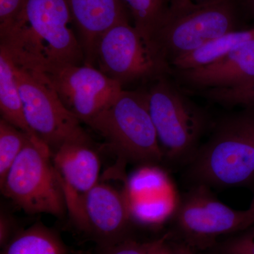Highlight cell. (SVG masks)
<instances>
[{
  "mask_svg": "<svg viewBox=\"0 0 254 254\" xmlns=\"http://www.w3.org/2000/svg\"><path fill=\"white\" fill-rule=\"evenodd\" d=\"M66 0H26L19 14L0 28V50L15 66L45 73L85 60Z\"/></svg>",
  "mask_w": 254,
  "mask_h": 254,
  "instance_id": "obj_1",
  "label": "cell"
},
{
  "mask_svg": "<svg viewBox=\"0 0 254 254\" xmlns=\"http://www.w3.org/2000/svg\"><path fill=\"white\" fill-rule=\"evenodd\" d=\"M193 185L231 188L254 182V108L219 120L189 162Z\"/></svg>",
  "mask_w": 254,
  "mask_h": 254,
  "instance_id": "obj_2",
  "label": "cell"
},
{
  "mask_svg": "<svg viewBox=\"0 0 254 254\" xmlns=\"http://www.w3.org/2000/svg\"><path fill=\"white\" fill-rule=\"evenodd\" d=\"M235 0L170 1L153 41L167 63L237 31Z\"/></svg>",
  "mask_w": 254,
  "mask_h": 254,
  "instance_id": "obj_3",
  "label": "cell"
},
{
  "mask_svg": "<svg viewBox=\"0 0 254 254\" xmlns=\"http://www.w3.org/2000/svg\"><path fill=\"white\" fill-rule=\"evenodd\" d=\"M168 76L154 80L145 96L165 158L188 163L198 150L208 119Z\"/></svg>",
  "mask_w": 254,
  "mask_h": 254,
  "instance_id": "obj_4",
  "label": "cell"
},
{
  "mask_svg": "<svg viewBox=\"0 0 254 254\" xmlns=\"http://www.w3.org/2000/svg\"><path fill=\"white\" fill-rule=\"evenodd\" d=\"M86 124L104 137L122 160L155 164L165 158L144 92L123 90Z\"/></svg>",
  "mask_w": 254,
  "mask_h": 254,
  "instance_id": "obj_5",
  "label": "cell"
},
{
  "mask_svg": "<svg viewBox=\"0 0 254 254\" xmlns=\"http://www.w3.org/2000/svg\"><path fill=\"white\" fill-rule=\"evenodd\" d=\"M0 186L3 194L26 213L61 218L67 210L53 153L38 137H30Z\"/></svg>",
  "mask_w": 254,
  "mask_h": 254,
  "instance_id": "obj_6",
  "label": "cell"
},
{
  "mask_svg": "<svg viewBox=\"0 0 254 254\" xmlns=\"http://www.w3.org/2000/svg\"><path fill=\"white\" fill-rule=\"evenodd\" d=\"M172 215L180 242L197 252L211 250L220 237L247 228V210L230 208L204 185H193L177 202Z\"/></svg>",
  "mask_w": 254,
  "mask_h": 254,
  "instance_id": "obj_7",
  "label": "cell"
},
{
  "mask_svg": "<svg viewBox=\"0 0 254 254\" xmlns=\"http://www.w3.org/2000/svg\"><path fill=\"white\" fill-rule=\"evenodd\" d=\"M14 73L28 126L52 153L65 143H91L81 120L64 105L44 74L15 65Z\"/></svg>",
  "mask_w": 254,
  "mask_h": 254,
  "instance_id": "obj_8",
  "label": "cell"
},
{
  "mask_svg": "<svg viewBox=\"0 0 254 254\" xmlns=\"http://www.w3.org/2000/svg\"><path fill=\"white\" fill-rule=\"evenodd\" d=\"M95 60L102 72L122 85L154 81L172 73L155 42L143 36L128 20L117 23L102 36Z\"/></svg>",
  "mask_w": 254,
  "mask_h": 254,
  "instance_id": "obj_9",
  "label": "cell"
},
{
  "mask_svg": "<svg viewBox=\"0 0 254 254\" xmlns=\"http://www.w3.org/2000/svg\"><path fill=\"white\" fill-rule=\"evenodd\" d=\"M43 74L66 108L86 124L124 90L120 82L88 64H64Z\"/></svg>",
  "mask_w": 254,
  "mask_h": 254,
  "instance_id": "obj_10",
  "label": "cell"
},
{
  "mask_svg": "<svg viewBox=\"0 0 254 254\" xmlns=\"http://www.w3.org/2000/svg\"><path fill=\"white\" fill-rule=\"evenodd\" d=\"M53 161L59 175L66 208L76 226L83 230V200L99 183V157L90 144L68 143L55 150Z\"/></svg>",
  "mask_w": 254,
  "mask_h": 254,
  "instance_id": "obj_11",
  "label": "cell"
},
{
  "mask_svg": "<svg viewBox=\"0 0 254 254\" xmlns=\"http://www.w3.org/2000/svg\"><path fill=\"white\" fill-rule=\"evenodd\" d=\"M172 73L178 83L195 91L251 88L254 86V38L210 64Z\"/></svg>",
  "mask_w": 254,
  "mask_h": 254,
  "instance_id": "obj_12",
  "label": "cell"
},
{
  "mask_svg": "<svg viewBox=\"0 0 254 254\" xmlns=\"http://www.w3.org/2000/svg\"><path fill=\"white\" fill-rule=\"evenodd\" d=\"M84 232L98 247L111 245L128 236L131 212L127 193L98 183L83 200Z\"/></svg>",
  "mask_w": 254,
  "mask_h": 254,
  "instance_id": "obj_13",
  "label": "cell"
},
{
  "mask_svg": "<svg viewBox=\"0 0 254 254\" xmlns=\"http://www.w3.org/2000/svg\"><path fill=\"white\" fill-rule=\"evenodd\" d=\"M77 28L86 64L93 65L102 36L117 23L127 21L122 0H66Z\"/></svg>",
  "mask_w": 254,
  "mask_h": 254,
  "instance_id": "obj_14",
  "label": "cell"
},
{
  "mask_svg": "<svg viewBox=\"0 0 254 254\" xmlns=\"http://www.w3.org/2000/svg\"><path fill=\"white\" fill-rule=\"evenodd\" d=\"M253 38L254 28L230 32L205 43L193 51L177 57L170 63V68L172 71H182L206 66Z\"/></svg>",
  "mask_w": 254,
  "mask_h": 254,
  "instance_id": "obj_15",
  "label": "cell"
},
{
  "mask_svg": "<svg viewBox=\"0 0 254 254\" xmlns=\"http://www.w3.org/2000/svg\"><path fill=\"white\" fill-rule=\"evenodd\" d=\"M1 254H69L59 234L43 224L20 230L1 248Z\"/></svg>",
  "mask_w": 254,
  "mask_h": 254,
  "instance_id": "obj_16",
  "label": "cell"
},
{
  "mask_svg": "<svg viewBox=\"0 0 254 254\" xmlns=\"http://www.w3.org/2000/svg\"><path fill=\"white\" fill-rule=\"evenodd\" d=\"M0 110L1 119L26 134L36 136L25 118L22 98L15 78L14 64L1 50H0Z\"/></svg>",
  "mask_w": 254,
  "mask_h": 254,
  "instance_id": "obj_17",
  "label": "cell"
},
{
  "mask_svg": "<svg viewBox=\"0 0 254 254\" xmlns=\"http://www.w3.org/2000/svg\"><path fill=\"white\" fill-rule=\"evenodd\" d=\"M133 20V26L145 38L153 41L166 13L170 0H122Z\"/></svg>",
  "mask_w": 254,
  "mask_h": 254,
  "instance_id": "obj_18",
  "label": "cell"
},
{
  "mask_svg": "<svg viewBox=\"0 0 254 254\" xmlns=\"http://www.w3.org/2000/svg\"><path fill=\"white\" fill-rule=\"evenodd\" d=\"M25 132L0 120V183L22 151L30 137Z\"/></svg>",
  "mask_w": 254,
  "mask_h": 254,
  "instance_id": "obj_19",
  "label": "cell"
},
{
  "mask_svg": "<svg viewBox=\"0 0 254 254\" xmlns=\"http://www.w3.org/2000/svg\"><path fill=\"white\" fill-rule=\"evenodd\" d=\"M210 254H254V224L243 231L218 242Z\"/></svg>",
  "mask_w": 254,
  "mask_h": 254,
  "instance_id": "obj_20",
  "label": "cell"
},
{
  "mask_svg": "<svg viewBox=\"0 0 254 254\" xmlns=\"http://www.w3.org/2000/svg\"><path fill=\"white\" fill-rule=\"evenodd\" d=\"M214 103L223 106L254 108V86L240 90H209L199 92Z\"/></svg>",
  "mask_w": 254,
  "mask_h": 254,
  "instance_id": "obj_21",
  "label": "cell"
},
{
  "mask_svg": "<svg viewBox=\"0 0 254 254\" xmlns=\"http://www.w3.org/2000/svg\"><path fill=\"white\" fill-rule=\"evenodd\" d=\"M96 254H148V242L127 237L111 245L98 247Z\"/></svg>",
  "mask_w": 254,
  "mask_h": 254,
  "instance_id": "obj_22",
  "label": "cell"
},
{
  "mask_svg": "<svg viewBox=\"0 0 254 254\" xmlns=\"http://www.w3.org/2000/svg\"><path fill=\"white\" fill-rule=\"evenodd\" d=\"M26 0H0V28H4L19 14Z\"/></svg>",
  "mask_w": 254,
  "mask_h": 254,
  "instance_id": "obj_23",
  "label": "cell"
},
{
  "mask_svg": "<svg viewBox=\"0 0 254 254\" xmlns=\"http://www.w3.org/2000/svg\"><path fill=\"white\" fill-rule=\"evenodd\" d=\"M148 254H178L170 233L148 242Z\"/></svg>",
  "mask_w": 254,
  "mask_h": 254,
  "instance_id": "obj_24",
  "label": "cell"
},
{
  "mask_svg": "<svg viewBox=\"0 0 254 254\" xmlns=\"http://www.w3.org/2000/svg\"><path fill=\"white\" fill-rule=\"evenodd\" d=\"M19 231L14 230V224L9 216H6L4 213H1L0 218V246L3 248L9 243Z\"/></svg>",
  "mask_w": 254,
  "mask_h": 254,
  "instance_id": "obj_25",
  "label": "cell"
},
{
  "mask_svg": "<svg viewBox=\"0 0 254 254\" xmlns=\"http://www.w3.org/2000/svg\"><path fill=\"white\" fill-rule=\"evenodd\" d=\"M173 245L178 254H200L197 252V251L193 250V249L190 248L182 242H173Z\"/></svg>",
  "mask_w": 254,
  "mask_h": 254,
  "instance_id": "obj_26",
  "label": "cell"
},
{
  "mask_svg": "<svg viewBox=\"0 0 254 254\" xmlns=\"http://www.w3.org/2000/svg\"><path fill=\"white\" fill-rule=\"evenodd\" d=\"M247 228L252 226L254 224V195L253 199L251 202V204L248 209H247Z\"/></svg>",
  "mask_w": 254,
  "mask_h": 254,
  "instance_id": "obj_27",
  "label": "cell"
},
{
  "mask_svg": "<svg viewBox=\"0 0 254 254\" xmlns=\"http://www.w3.org/2000/svg\"><path fill=\"white\" fill-rule=\"evenodd\" d=\"M170 1H192V2H201V1H208V0H170Z\"/></svg>",
  "mask_w": 254,
  "mask_h": 254,
  "instance_id": "obj_28",
  "label": "cell"
},
{
  "mask_svg": "<svg viewBox=\"0 0 254 254\" xmlns=\"http://www.w3.org/2000/svg\"><path fill=\"white\" fill-rule=\"evenodd\" d=\"M252 1H253V4H254V0H252Z\"/></svg>",
  "mask_w": 254,
  "mask_h": 254,
  "instance_id": "obj_29",
  "label": "cell"
}]
</instances>
